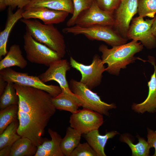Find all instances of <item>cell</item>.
<instances>
[{
	"instance_id": "6da1fadb",
	"label": "cell",
	"mask_w": 156,
	"mask_h": 156,
	"mask_svg": "<svg viewBox=\"0 0 156 156\" xmlns=\"http://www.w3.org/2000/svg\"><path fill=\"white\" fill-rule=\"evenodd\" d=\"M14 86L19 98L17 133L38 146L44 140L45 129L56 111L53 97L40 89L17 83Z\"/></svg>"
},
{
	"instance_id": "7a4b0ae2",
	"label": "cell",
	"mask_w": 156,
	"mask_h": 156,
	"mask_svg": "<svg viewBox=\"0 0 156 156\" xmlns=\"http://www.w3.org/2000/svg\"><path fill=\"white\" fill-rule=\"evenodd\" d=\"M143 49V45L141 43L132 40L127 43L112 47L110 49L102 44L99 49L102 53L103 62L107 64L105 71L117 76L121 68H126L127 65L135 61L137 58L134 55Z\"/></svg>"
},
{
	"instance_id": "3957f363",
	"label": "cell",
	"mask_w": 156,
	"mask_h": 156,
	"mask_svg": "<svg viewBox=\"0 0 156 156\" xmlns=\"http://www.w3.org/2000/svg\"><path fill=\"white\" fill-rule=\"evenodd\" d=\"M26 31L38 42L57 53L62 58L66 53L64 37L53 24H42L37 20L21 19Z\"/></svg>"
},
{
	"instance_id": "277c9868",
	"label": "cell",
	"mask_w": 156,
	"mask_h": 156,
	"mask_svg": "<svg viewBox=\"0 0 156 156\" xmlns=\"http://www.w3.org/2000/svg\"><path fill=\"white\" fill-rule=\"evenodd\" d=\"M111 26L101 25L85 27L75 25L62 29L66 34L83 35L89 39L102 41L112 47L126 43L127 40L120 36Z\"/></svg>"
},
{
	"instance_id": "5b68a950",
	"label": "cell",
	"mask_w": 156,
	"mask_h": 156,
	"mask_svg": "<svg viewBox=\"0 0 156 156\" xmlns=\"http://www.w3.org/2000/svg\"><path fill=\"white\" fill-rule=\"evenodd\" d=\"M23 38L26 57L30 62L49 67L53 62L62 59L57 53L35 40L27 32Z\"/></svg>"
},
{
	"instance_id": "8992f818",
	"label": "cell",
	"mask_w": 156,
	"mask_h": 156,
	"mask_svg": "<svg viewBox=\"0 0 156 156\" xmlns=\"http://www.w3.org/2000/svg\"><path fill=\"white\" fill-rule=\"evenodd\" d=\"M69 86L71 91L83 101V108L91 109L106 116L109 115L110 110L116 108L115 103L108 104L102 101L96 93L92 92L80 81L72 79Z\"/></svg>"
},
{
	"instance_id": "52a82bcc",
	"label": "cell",
	"mask_w": 156,
	"mask_h": 156,
	"mask_svg": "<svg viewBox=\"0 0 156 156\" xmlns=\"http://www.w3.org/2000/svg\"><path fill=\"white\" fill-rule=\"evenodd\" d=\"M0 77L7 82H12L43 90L55 97L62 92L60 86L48 85L42 81L38 76L29 75L27 73L16 71L10 68L0 70Z\"/></svg>"
},
{
	"instance_id": "ba28073f",
	"label": "cell",
	"mask_w": 156,
	"mask_h": 156,
	"mask_svg": "<svg viewBox=\"0 0 156 156\" xmlns=\"http://www.w3.org/2000/svg\"><path fill=\"white\" fill-rule=\"evenodd\" d=\"M71 66L79 71L81 73L80 81L90 90L100 85L101 82L103 73L105 68L99 55H94L92 62L86 65L79 62L73 57H70Z\"/></svg>"
},
{
	"instance_id": "9c48e42d",
	"label": "cell",
	"mask_w": 156,
	"mask_h": 156,
	"mask_svg": "<svg viewBox=\"0 0 156 156\" xmlns=\"http://www.w3.org/2000/svg\"><path fill=\"white\" fill-rule=\"evenodd\" d=\"M104 122L103 115L91 109L83 108L71 115L70 127L81 134L99 129Z\"/></svg>"
},
{
	"instance_id": "30bf717a",
	"label": "cell",
	"mask_w": 156,
	"mask_h": 156,
	"mask_svg": "<svg viewBox=\"0 0 156 156\" xmlns=\"http://www.w3.org/2000/svg\"><path fill=\"white\" fill-rule=\"evenodd\" d=\"M155 17L151 19L144 20L139 16L134 18L127 34L129 39L140 41L142 44L148 49L156 47V38L153 34L151 27Z\"/></svg>"
},
{
	"instance_id": "8fae6325",
	"label": "cell",
	"mask_w": 156,
	"mask_h": 156,
	"mask_svg": "<svg viewBox=\"0 0 156 156\" xmlns=\"http://www.w3.org/2000/svg\"><path fill=\"white\" fill-rule=\"evenodd\" d=\"M112 13L101 9L96 0H94L91 7L79 15L75 25L85 27L97 25H114L115 18Z\"/></svg>"
},
{
	"instance_id": "7c38bea8",
	"label": "cell",
	"mask_w": 156,
	"mask_h": 156,
	"mask_svg": "<svg viewBox=\"0 0 156 156\" xmlns=\"http://www.w3.org/2000/svg\"><path fill=\"white\" fill-rule=\"evenodd\" d=\"M70 63L66 59H61L52 63L48 69L38 77L43 82L51 81L57 82L59 84L62 91L70 93L66 77V72L70 68Z\"/></svg>"
},
{
	"instance_id": "4fadbf2b",
	"label": "cell",
	"mask_w": 156,
	"mask_h": 156,
	"mask_svg": "<svg viewBox=\"0 0 156 156\" xmlns=\"http://www.w3.org/2000/svg\"><path fill=\"white\" fill-rule=\"evenodd\" d=\"M138 0H120L116 9L114 25L125 36H127L131 20L138 12Z\"/></svg>"
},
{
	"instance_id": "5bb4252c",
	"label": "cell",
	"mask_w": 156,
	"mask_h": 156,
	"mask_svg": "<svg viewBox=\"0 0 156 156\" xmlns=\"http://www.w3.org/2000/svg\"><path fill=\"white\" fill-rule=\"evenodd\" d=\"M23 18L26 19H38L45 24H58L64 21L68 12L58 11L44 7H37L24 10Z\"/></svg>"
},
{
	"instance_id": "9a60e30c",
	"label": "cell",
	"mask_w": 156,
	"mask_h": 156,
	"mask_svg": "<svg viewBox=\"0 0 156 156\" xmlns=\"http://www.w3.org/2000/svg\"><path fill=\"white\" fill-rule=\"evenodd\" d=\"M148 58L146 61L154 66V71L148 83V95L143 102L140 103H133L131 106V109L139 114H143L146 112L150 113L156 112V65L153 57L149 56Z\"/></svg>"
},
{
	"instance_id": "2e32d148",
	"label": "cell",
	"mask_w": 156,
	"mask_h": 156,
	"mask_svg": "<svg viewBox=\"0 0 156 156\" xmlns=\"http://www.w3.org/2000/svg\"><path fill=\"white\" fill-rule=\"evenodd\" d=\"M52 101L56 109L68 111L72 114L76 112L79 108L82 107L83 101L78 95L72 92H62L55 97Z\"/></svg>"
},
{
	"instance_id": "e0dca14e",
	"label": "cell",
	"mask_w": 156,
	"mask_h": 156,
	"mask_svg": "<svg viewBox=\"0 0 156 156\" xmlns=\"http://www.w3.org/2000/svg\"><path fill=\"white\" fill-rule=\"evenodd\" d=\"M48 132L51 140L44 139L41 144L37 146L34 156H64L60 147L62 139L60 135L50 128L48 129Z\"/></svg>"
},
{
	"instance_id": "ac0fdd59",
	"label": "cell",
	"mask_w": 156,
	"mask_h": 156,
	"mask_svg": "<svg viewBox=\"0 0 156 156\" xmlns=\"http://www.w3.org/2000/svg\"><path fill=\"white\" fill-rule=\"evenodd\" d=\"M119 133L116 131L107 132L103 135H101L98 129L91 131L85 134V138L97 156H106L104 148L108 140Z\"/></svg>"
},
{
	"instance_id": "d6986e66",
	"label": "cell",
	"mask_w": 156,
	"mask_h": 156,
	"mask_svg": "<svg viewBox=\"0 0 156 156\" xmlns=\"http://www.w3.org/2000/svg\"><path fill=\"white\" fill-rule=\"evenodd\" d=\"M13 10L9 8L8 17L4 29L0 33V59L3 56H5L8 52L6 49L7 42L11 31L13 27L20 19L23 17L22 14L24 9L18 8L14 12Z\"/></svg>"
},
{
	"instance_id": "ffe728a7",
	"label": "cell",
	"mask_w": 156,
	"mask_h": 156,
	"mask_svg": "<svg viewBox=\"0 0 156 156\" xmlns=\"http://www.w3.org/2000/svg\"><path fill=\"white\" fill-rule=\"evenodd\" d=\"M27 65V61L22 54L20 46L14 44L10 47L5 57L0 61V70L15 66L23 69Z\"/></svg>"
},
{
	"instance_id": "44dd1931",
	"label": "cell",
	"mask_w": 156,
	"mask_h": 156,
	"mask_svg": "<svg viewBox=\"0 0 156 156\" xmlns=\"http://www.w3.org/2000/svg\"><path fill=\"white\" fill-rule=\"evenodd\" d=\"M37 7H46L72 14L73 12L72 0H31L24 10Z\"/></svg>"
},
{
	"instance_id": "7402d4cb",
	"label": "cell",
	"mask_w": 156,
	"mask_h": 156,
	"mask_svg": "<svg viewBox=\"0 0 156 156\" xmlns=\"http://www.w3.org/2000/svg\"><path fill=\"white\" fill-rule=\"evenodd\" d=\"M138 142L134 144V138L130 134L125 133L120 135V141L127 144L131 149L132 156H148L151 148L147 141L143 138L137 135Z\"/></svg>"
},
{
	"instance_id": "603a6c76",
	"label": "cell",
	"mask_w": 156,
	"mask_h": 156,
	"mask_svg": "<svg viewBox=\"0 0 156 156\" xmlns=\"http://www.w3.org/2000/svg\"><path fill=\"white\" fill-rule=\"evenodd\" d=\"M81 134L70 126L67 128L66 135L62 139L60 143L61 148L64 156H70L80 143Z\"/></svg>"
},
{
	"instance_id": "cb8c5ba5",
	"label": "cell",
	"mask_w": 156,
	"mask_h": 156,
	"mask_svg": "<svg viewBox=\"0 0 156 156\" xmlns=\"http://www.w3.org/2000/svg\"><path fill=\"white\" fill-rule=\"evenodd\" d=\"M37 148L30 139L21 137L12 145L9 156H34Z\"/></svg>"
},
{
	"instance_id": "d4e9b609",
	"label": "cell",
	"mask_w": 156,
	"mask_h": 156,
	"mask_svg": "<svg viewBox=\"0 0 156 156\" xmlns=\"http://www.w3.org/2000/svg\"><path fill=\"white\" fill-rule=\"evenodd\" d=\"M18 119L9 125L0 134V150L6 147H12L14 143L21 137L17 132L19 126Z\"/></svg>"
},
{
	"instance_id": "484cf974",
	"label": "cell",
	"mask_w": 156,
	"mask_h": 156,
	"mask_svg": "<svg viewBox=\"0 0 156 156\" xmlns=\"http://www.w3.org/2000/svg\"><path fill=\"white\" fill-rule=\"evenodd\" d=\"M18 104L10 105L0 109V134L9 125L18 119Z\"/></svg>"
},
{
	"instance_id": "4316f807",
	"label": "cell",
	"mask_w": 156,
	"mask_h": 156,
	"mask_svg": "<svg viewBox=\"0 0 156 156\" xmlns=\"http://www.w3.org/2000/svg\"><path fill=\"white\" fill-rule=\"evenodd\" d=\"M19 98L14 88V83L8 82L3 92L0 96V109L13 105L18 104Z\"/></svg>"
},
{
	"instance_id": "83f0119b",
	"label": "cell",
	"mask_w": 156,
	"mask_h": 156,
	"mask_svg": "<svg viewBox=\"0 0 156 156\" xmlns=\"http://www.w3.org/2000/svg\"><path fill=\"white\" fill-rule=\"evenodd\" d=\"M94 0H72L73 12L71 17L66 23L68 27L75 25L76 20L83 12L89 9L91 6Z\"/></svg>"
},
{
	"instance_id": "f1b7e54d",
	"label": "cell",
	"mask_w": 156,
	"mask_h": 156,
	"mask_svg": "<svg viewBox=\"0 0 156 156\" xmlns=\"http://www.w3.org/2000/svg\"><path fill=\"white\" fill-rule=\"evenodd\" d=\"M138 12L144 17H154L156 13V0H138Z\"/></svg>"
},
{
	"instance_id": "f546056e",
	"label": "cell",
	"mask_w": 156,
	"mask_h": 156,
	"mask_svg": "<svg viewBox=\"0 0 156 156\" xmlns=\"http://www.w3.org/2000/svg\"><path fill=\"white\" fill-rule=\"evenodd\" d=\"M70 156H97L88 142L80 143L75 149Z\"/></svg>"
},
{
	"instance_id": "4dcf8cb0",
	"label": "cell",
	"mask_w": 156,
	"mask_h": 156,
	"mask_svg": "<svg viewBox=\"0 0 156 156\" xmlns=\"http://www.w3.org/2000/svg\"><path fill=\"white\" fill-rule=\"evenodd\" d=\"M99 7L103 10L109 12L113 11L118 7L120 0H96Z\"/></svg>"
},
{
	"instance_id": "1f68e13d",
	"label": "cell",
	"mask_w": 156,
	"mask_h": 156,
	"mask_svg": "<svg viewBox=\"0 0 156 156\" xmlns=\"http://www.w3.org/2000/svg\"><path fill=\"white\" fill-rule=\"evenodd\" d=\"M147 142L150 147L154 148L155 151L153 156H156V130L147 127Z\"/></svg>"
},
{
	"instance_id": "d6a6232c",
	"label": "cell",
	"mask_w": 156,
	"mask_h": 156,
	"mask_svg": "<svg viewBox=\"0 0 156 156\" xmlns=\"http://www.w3.org/2000/svg\"><path fill=\"white\" fill-rule=\"evenodd\" d=\"M8 6L12 10L17 7L18 8L24 9L31 0H7Z\"/></svg>"
},
{
	"instance_id": "836d02e7",
	"label": "cell",
	"mask_w": 156,
	"mask_h": 156,
	"mask_svg": "<svg viewBox=\"0 0 156 156\" xmlns=\"http://www.w3.org/2000/svg\"><path fill=\"white\" fill-rule=\"evenodd\" d=\"M11 148L6 147L0 150V156H9Z\"/></svg>"
},
{
	"instance_id": "e575fe53",
	"label": "cell",
	"mask_w": 156,
	"mask_h": 156,
	"mask_svg": "<svg viewBox=\"0 0 156 156\" xmlns=\"http://www.w3.org/2000/svg\"><path fill=\"white\" fill-rule=\"evenodd\" d=\"M7 84V82L0 77V95H1L5 89Z\"/></svg>"
},
{
	"instance_id": "d590c367",
	"label": "cell",
	"mask_w": 156,
	"mask_h": 156,
	"mask_svg": "<svg viewBox=\"0 0 156 156\" xmlns=\"http://www.w3.org/2000/svg\"><path fill=\"white\" fill-rule=\"evenodd\" d=\"M7 6H8L7 0H0V10L2 11L4 10Z\"/></svg>"
},
{
	"instance_id": "8d00e7d4",
	"label": "cell",
	"mask_w": 156,
	"mask_h": 156,
	"mask_svg": "<svg viewBox=\"0 0 156 156\" xmlns=\"http://www.w3.org/2000/svg\"><path fill=\"white\" fill-rule=\"evenodd\" d=\"M151 31L153 34L156 38V16L152 26Z\"/></svg>"
},
{
	"instance_id": "74e56055",
	"label": "cell",
	"mask_w": 156,
	"mask_h": 156,
	"mask_svg": "<svg viewBox=\"0 0 156 156\" xmlns=\"http://www.w3.org/2000/svg\"></svg>"
}]
</instances>
